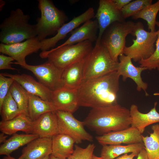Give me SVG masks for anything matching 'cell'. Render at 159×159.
Instances as JSON below:
<instances>
[{"label":"cell","instance_id":"17","mask_svg":"<svg viewBox=\"0 0 159 159\" xmlns=\"http://www.w3.org/2000/svg\"><path fill=\"white\" fill-rule=\"evenodd\" d=\"M1 73L5 76L12 78L28 92L37 96L44 100L51 102L52 91L39 82L36 81L31 75L25 74Z\"/></svg>","mask_w":159,"mask_h":159},{"label":"cell","instance_id":"4","mask_svg":"<svg viewBox=\"0 0 159 159\" xmlns=\"http://www.w3.org/2000/svg\"><path fill=\"white\" fill-rule=\"evenodd\" d=\"M119 62L114 61L100 42L95 43L84 60L83 80L101 77L117 71Z\"/></svg>","mask_w":159,"mask_h":159},{"label":"cell","instance_id":"28","mask_svg":"<svg viewBox=\"0 0 159 159\" xmlns=\"http://www.w3.org/2000/svg\"><path fill=\"white\" fill-rule=\"evenodd\" d=\"M150 135H143V142L148 159H159V125H153Z\"/></svg>","mask_w":159,"mask_h":159},{"label":"cell","instance_id":"23","mask_svg":"<svg viewBox=\"0 0 159 159\" xmlns=\"http://www.w3.org/2000/svg\"><path fill=\"white\" fill-rule=\"evenodd\" d=\"M84 59L69 66L63 71L62 78L64 87L77 90L83 81Z\"/></svg>","mask_w":159,"mask_h":159},{"label":"cell","instance_id":"42","mask_svg":"<svg viewBox=\"0 0 159 159\" xmlns=\"http://www.w3.org/2000/svg\"><path fill=\"white\" fill-rule=\"evenodd\" d=\"M91 159H103L101 157H98L93 155Z\"/></svg>","mask_w":159,"mask_h":159},{"label":"cell","instance_id":"43","mask_svg":"<svg viewBox=\"0 0 159 159\" xmlns=\"http://www.w3.org/2000/svg\"><path fill=\"white\" fill-rule=\"evenodd\" d=\"M49 159H59L58 158H57L52 154H51L49 155Z\"/></svg>","mask_w":159,"mask_h":159},{"label":"cell","instance_id":"26","mask_svg":"<svg viewBox=\"0 0 159 159\" xmlns=\"http://www.w3.org/2000/svg\"><path fill=\"white\" fill-rule=\"evenodd\" d=\"M39 137L37 135L32 133H15L1 145L0 155H10L12 152L20 147L27 144Z\"/></svg>","mask_w":159,"mask_h":159},{"label":"cell","instance_id":"3","mask_svg":"<svg viewBox=\"0 0 159 159\" xmlns=\"http://www.w3.org/2000/svg\"><path fill=\"white\" fill-rule=\"evenodd\" d=\"M30 19L20 8L11 10L0 25L1 43L11 44L37 37L35 24L29 23Z\"/></svg>","mask_w":159,"mask_h":159},{"label":"cell","instance_id":"8","mask_svg":"<svg viewBox=\"0 0 159 159\" xmlns=\"http://www.w3.org/2000/svg\"><path fill=\"white\" fill-rule=\"evenodd\" d=\"M157 31L151 32L145 30L143 24L139 21L135 34L136 38L132 40L131 45L125 47L123 53L135 62L148 58L155 51L154 44L157 38Z\"/></svg>","mask_w":159,"mask_h":159},{"label":"cell","instance_id":"21","mask_svg":"<svg viewBox=\"0 0 159 159\" xmlns=\"http://www.w3.org/2000/svg\"><path fill=\"white\" fill-rule=\"evenodd\" d=\"M157 103V102H155L154 107L146 113L140 112L137 105H132L130 110L132 119L131 126L137 128L142 134L147 126L159 122V113L156 109Z\"/></svg>","mask_w":159,"mask_h":159},{"label":"cell","instance_id":"37","mask_svg":"<svg viewBox=\"0 0 159 159\" xmlns=\"http://www.w3.org/2000/svg\"><path fill=\"white\" fill-rule=\"evenodd\" d=\"M118 9L121 10L125 6L131 2V0H112Z\"/></svg>","mask_w":159,"mask_h":159},{"label":"cell","instance_id":"29","mask_svg":"<svg viewBox=\"0 0 159 159\" xmlns=\"http://www.w3.org/2000/svg\"><path fill=\"white\" fill-rule=\"evenodd\" d=\"M159 11V0L156 3L147 6L132 16L134 19H142L146 21L148 28L151 32H156L155 26L157 14Z\"/></svg>","mask_w":159,"mask_h":159},{"label":"cell","instance_id":"33","mask_svg":"<svg viewBox=\"0 0 159 159\" xmlns=\"http://www.w3.org/2000/svg\"><path fill=\"white\" fill-rule=\"evenodd\" d=\"M156 25L158 29L155 51L148 58L142 59L138 62L140 67H146L149 70L157 69L159 71V21H156Z\"/></svg>","mask_w":159,"mask_h":159},{"label":"cell","instance_id":"22","mask_svg":"<svg viewBox=\"0 0 159 159\" xmlns=\"http://www.w3.org/2000/svg\"><path fill=\"white\" fill-rule=\"evenodd\" d=\"M33 121L27 115L21 113L14 118L0 122V130L6 135H11L19 131L32 133Z\"/></svg>","mask_w":159,"mask_h":159},{"label":"cell","instance_id":"14","mask_svg":"<svg viewBox=\"0 0 159 159\" xmlns=\"http://www.w3.org/2000/svg\"><path fill=\"white\" fill-rule=\"evenodd\" d=\"M142 136V134L137 128L131 126L124 130L97 136L95 138L103 146L142 143H143Z\"/></svg>","mask_w":159,"mask_h":159},{"label":"cell","instance_id":"27","mask_svg":"<svg viewBox=\"0 0 159 159\" xmlns=\"http://www.w3.org/2000/svg\"><path fill=\"white\" fill-rule=\"evenodd\" d=\"M27 93L28 116L33 121L45 113L56 111L51 102L44 100L37 96Z\"/></svg>","mask_w":159,"mask_h":159},{"label":"cell","instance_id":"16","mask_svg":"<svg viewBox=\"0 0 159 159\" xmlns=\"http://www.w3.org/2000/svg\"><path fill=\"white\" fill-rule=\"evenodd\" d=\"M51 102L56 111H60L73 114L79 107L76 90L64 87L52 91Z\"/></svg>","mask_w":159,"mask_h":159},{"label":"cell","instance_id":"30","mask_svg":"<svg viewBox=\"0 0 159 159\" xmlns=\"http://www.w3.org/2000/svg\"><path fill=\"white\" fill-rule=\"evenodd\" d=\"M9 91L18 105L21 113L28 116L29 97L27 92L15 81Z\"/></svg>","mask_w":159,"mask_h":159},{"label":"cell","instance_id":"9","mask_svg":"<svg viewBox=\"0 0 159 159\" xmlns=\"http://www.w3.org/2000/svg\"><path fill=\"white\" fill-rule=\"evenodd\" d=\"M56 113L59 134L70 136L77 144L83 140L93 141V137L85 130L83 121L76 119L70 112L56 111Z\"/></svg>","mask_w":159,"mask_h":159},{"label":"cell","instance_id":"1","mask_svg":"<svg viewBox=\"0 0 159 159\" xmlns=\"http://www.w3.org/2000/svg\"><path fill=\"white\" fill-rule=\"evenodd\" d=\"M120 76L116 71L83 80L76 90L79 106L92 108L117 104Z\"/></svg>","mask_w":159,"mask_h":159},{"label":"cell","instance_id":"15","mask_svg":"<svg viewBox=\"0 0 159 159\" xmlns=\"http://www.w3.org/2000/svg\"><path fill=\"white\" fill-rule=\"evenodd\" d=\"M118 59L120 62L117 71L119 75L122 77L123 80L125 81L128 78L131 79L137 85L138 91L140 92L143 90L145 95L149 96L146 92L148 84L143 82L141 76L142 72L147 69L144 67L135 66L132 62L131 58L123 53L119 56Z\"/></svg>","mask_w":159,"mask_h":159},{"label":"cell","instance_id":"6","mask_svg":"<svg viewBox=\"0 0 159 159\" xmlns=\"http://www.w3.org/2000/svg\"><path fill=\"white\" fill-rule=\"evenodd\" d=\"M139 23L130 21H116L104 32L101 42L114 61L119 62V56L123 53L126 36L130 34L135 36Z\"/></svg>","mask_w":159,"mask_h":159},{"label":"cell","instance_id":"19","mask_svg":"<svg viewBox=\"0 0 159 159\" xmlns=\"http://www.w3.org/2000/svg\"><path fill=\"white\" fill-rule=\"evenodd\" d=\"M52 153V138H38L33 140L22 149L20 159H43Z\"/></svg>","mask_w":159,"mask_h":159},{"label":"cell","instance_id":"2","mask_svg":"<svg viewBox=\"0 0 159 159\" xmlns=\"http://www.w3.org/2000/svg\"><path fill=\"white\" fill-rule=\"evenodd\" d=\"M85 126L100 135L131 126L130 110L118 103L92 108L83 121Z\"/></svg>","mask_w":159,"mask_h":159},{"label":"cell","instance_id":"13","mask_svg":"<svg viewBox=\"0 0 159 159\" xmlns=\"http://www.w3.org/2000/svg\"><path fill=\"white\" fill-rule=\"evenodd\" d=\"M94 9L90 7L80 15L74 17L70 21L65 23L52 37L45 39L40 41L42 52L48 51L54 47L60 40L64 38L67 34L77 28L80 25L95 17Z\"/></svg>","mask_w":159,"mask_h":159},{"label":"cell","instance_id":"20","mask_svg":"<svg viewBox=\"0 0 159 159\" xmlns=\"http://www.w3.org/2000/svg\"><path fill=\"white\" fill-rule=\"evenodd\" d=\"M98 25L96 20H89L79 27L71 32L69 38L63 43L59 46L75 44L88 40L92 42H96L98 37Z\"/></svg>","mask_w":159,"mask_h":159},{"label":"cell","instance_id":"35","mask_svg":"<svg viewBox=\"0 0 159 159\" xmlns=\"http://www.w3.org/2000/svg\"><path fill=\"white\" fill-rule=\"evenodd\" d=\"M12 78L0 74V107L14 81Z\"/></svg>","mask_w":159,"mask_h":159},{"label":"cell","instance_id":"7","mask_svg":"<svg viewBox=\"0 0 159 159\" xmlns=\"http://www.w3.org/2000/svg\"><path fill=\"white\" fill-rule=\"evenodd\" d=\"M41 15L35 24L37 37L41 41L48 36L57 32L67 20L65 13L58 9L50 0H38Z\"/></svg>","mask_w":159,"mask_h":159},{"label":"cell","instance_id":"25","mask_svg":"<svg viewBox=\"0 0 159 159\" xmlns=\"http://www.w3.org/2000/svg\"><path fill=\"white\" fill-rule=\"evenodd\" d=\"M145 148L143 143L129 144L107 145L103 146L101 152V157L103 159H115L120 155L129 153L138 154Z\"/></svg>","mask_w":159,"mask_h":159},{"label":"cell","instance_id":"12","mask_svg":"<svg viewBox=\"0 0 159 159\" xmlns=\"http://www.w3.org/2000/svg\"><path fill=\"white\" fill-rule=\"evenodd\" d=\"M95 17L99 27L98 37L95 43L101 42L102 35L107 28L116 21H125L121 11L116 7L112 0H100Z\"/></svg>","mask_w":159,"mask_h":159},{"label":"cell","instance_id":"31","mask_svg":"<svg viewBox=\"0 0 159 159\" xmlns=\"http://www.w3.org/2000/svg\"><path fill=\"white\" fill-rule=\"evenodd\" d=\"M2 120L12 119L21 114L18 106L9 91L0 107Z\"/></svg>","mask_w":159,"mask_h":159},{"label":"cell","instance_id":"32","mask_svg":"<svg viewBox=\"0 0 159 159\" xmlns=\"http://www.w3.org/2000/svg\"><path fill=\"white\" fill-rule=\"evenodd\" d=\"M152 0H136L131 1L121 10L122 15L126 18L136 14L147 6L152 4Z\"/></svg>","mask_w":159,"mask_h":159},{"label":"cell","instance_id":"34","mask_svg":"<svg viewBox=\"0 0 159 159\" xmlns=\"http://www.w3.org/2000/svg\"><path fill=\"white\" fill-rule=\"evenodd\" d=\"M95 148L94 144H89L85 148L75 145L73 153L66 159H91Z\"/></svg>","mask_w":159,"mask_h":159},{"label":"cell","instance_id":"41","mask_svg":"<svg viewBox=\"0 0 159 159\" xmlns=\"http://www.w3.org/2000/svg\"><path fill=\"white\" fill-rule=\"evenodd\" d=\"M0 159H20L18 158H15L12 157H11L10 155H9L7 156H6L4 157L3 158H1Z\"/></svg>","mask_w":159,"mask_h":159},{"label":"cell","instance_id":"38","mask_svg":"<svg viewBox=\"0 0 159 159\" xmlns=\"http://www.w3.org/2000/svg\"><path fill=\"white\" fill-rule=\"evenodd\" d=\"M138 154L135 153H132L129 154H125L115 159H133L135 157L137 156Z\"/></svg>","mask_w":159,"mask_h":159},{"label":"cell","instance_id":"45","mask_svg":"<svg viewBox=\"0 0 159 159\" xmlns=\"http://www.w3.org/2000/svg\"><path fill=\"white\" fill-rule=\"evenodd\" d=\"M49 155H47L43 159H49Z\"/></svg>","mask_w":159,"mask_h":159},{"label":"cell","instance_id":"10","mask_svg":"<svg viewBox=\"0 0 159 159\" xmlns=\"http://www.w3.org/2000/svg\"><path fill=\"white\" fill-rule=\"evenodd\" d=\"M21 66L32 72L39 82L52 91L64 86L62 78L63 70L48 61L38 65H30L26 63Z\"/></svg>","mask_w":159,"mask_h":159},{"label":"cell","instance_id":"36","mask_svg":"<svg viewBox=\"0 0 159 159\" xmlns=\"http://www.w3.org/2000/svg\"><path fill=\"white\" fill-rule=\"evenodd\" d=\"M15 60L12 57L1 54L0 55V69H10L18 71V69L13 67L11 64H13L12 61Z\"/></svg>","mask_w":159,"mask_h":159},{"label":"cell","instance_id":"44","mask_svg":"<svg viewBox=\"0 0 159 159\" xmlns=\"http://www.w3.org/2000/svg\"><path fill=\"white\" fill-rule=\"evenodd\" d=\"M153 95L156 96H159V92H155L153 94Z\"/></svg>","mask_w":159,"mask_h":159},{"label":"cell","instance_id":"39","mask_svg":"<svg viewBox=\"0 0 159 159\" xmlns=\"http://www.w3.org/2000/svg\"><path fill=\"white\" fill-rule=\"evenodd\" d=\"M137 157V159H148L146 151L145 148L141 150Z\"/></svg>","mask_w":159,"mask_h":159},{"label":"cell","instance_id":"5","mask_svg":"<svg viewBox=\"0 0 159 159\" xmlns=\"http://www.w3.org/2000/svg\"><path fill=\"white\" fill-rule=\"evenodd\" d=\"M93 47L92 42L87 40L75 44L58 46L55 48L42 52V58H47L48 61L63 70L76 62L85 59Z\"/></svg>","mask_w":159,"mask_h":159},{"label":"cell","instance_id":"24","mask_svg":"<svg viewBox=\"0 0 159 159\" xmlns=\"http://www.w3.org/2000/svg\"><path fill=\"white\" fill-rule=\"evenodd\" d=\"M74 143L70 136L58 134L52 138L51 154L59 159H66L73 153Z\"/></svg>","mask_w":159,"mask_h":159},{"label":"cell","instance_id":"11","mask_svg":"<svg viewBox=\"0 0 159 159\" xmlns=\"http://www.w3.org/2000/svg\"><path fill=\"white\" fill-rule=\"evenodd\" d=\"M41 47V42L37 37L11 44H0V52L11 57L16 61L13 64L20 66L26 64L25 58L28 55L37 52Z\"/></svg>","mask_w":159,"mask_h":159},{"label":"cell","instance_id":"40","mask_svg":"<svg viewBox=\"0 0 159 159\" xmlns=\"http://www.w3.org/2000/svg\"><path fill=\"white\" fill-rule=\"evenodd\" d=\"M4 133L1 132L0 133V143H4L6 140L7 135H5Z\"/></svg>","mask_w":159,"mask_h":159},{"label":"cell","instance_id":"18","mask_svg":"<svg viewBox=\"0 0 159 159\" xmlns=\"http://www.w3.org/2000/svg\"><path fill=\"white\" fill-rule=\"evenodd\" d=\"M32 133L39 137L52 138L58 134L56 111L45 113L33 121Z\"/></svg>","mask_w":159,"mask_h":159}]
</instances>
